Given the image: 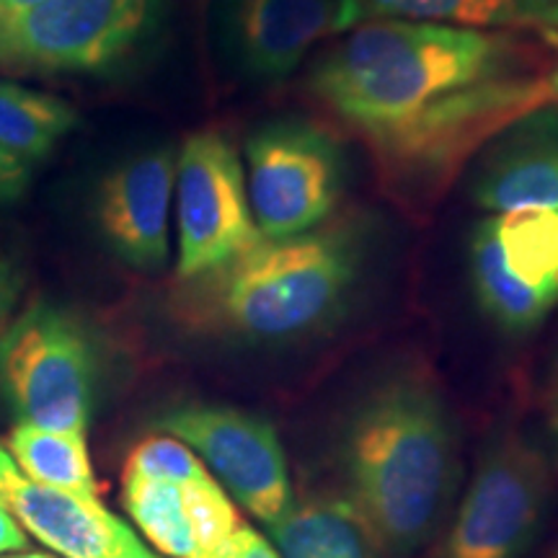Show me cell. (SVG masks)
Wrapping results in <instances>:
<instances>
[{
  "mask_svg": "<svg viewBox=\"0 0 558 558\" xmlns=\"http://www.w3.org/2000/svg\"><path fill=\"white\" fill-rule=\"evenodd\" d=\"M344 5L352 29L373 19H414L558 39V0H344Z\"/></svg>",
  "mask_w": 558,
  "mask_h": 558,
  "instance_id": "9a60e30c",
  "label": "cell"
},
{
  "mask_svg": "<svg viewBox=\"0 0 558 558\" xmlns=\"http://www.w3.org/2000/svg\"><path fill=\"white\" fill-rule=\"evenodd\" d=\"M3 558H60L58 554H52V550H16V554H9Z\"/></svg>",
  "mask_w": 558,
  "mask_h": 558,
  "instance_id": "83f0119b",
  "label": "cell"
},
{
  "mask_svg": "<svg viewBox=\"0 0 558 558\" xmlns=\"http://www.w3.org/2000/svg\"><path fill=\"white\" fill-rule=\"evenodd\" d=\"M548 501L546 452L522 432H501L429 558H522L546 522Z\"/></svg>",
  "mask_w": 558,
  "mask_h": 558,
  "instance_id": "8992f818",
  "label": "cell"
},
{
  "mask_svg": "<svg viewBox=\"0 0 558 558\" xmlns=\"http://www.w3.org/2000/svg\"><path fill=\"white\" fill-rule=\"evenodd\" d=\"M248 202L262 239L316 230L337 207L344 156L329 132L308 122H271L246 143Z\"/></svg>",
  "mask_w": 558,
  "mask_h": 558,
  "instance_id": "52a82bcc",
  "label": "cell"
},
{
  "mask_svg": "<svg viewBox=\"0 0 558 558\" xmlns=\"http://www.w3.org/2000/svg\"><path fill=\"white\" fill-rule=\"evenodd\" d=\"M311 73V90L362 137L478 83L527 73L541 47L512 32L414 19H373L349 29Z\"/></svg>",
  "mask_w": 558,
  "mask_h": 558,
  "instance_id": "6da1fadb",
  "label": "cell"
},
{
  "mask_svg": "<svg viewBox=\"0 0 558 558\" xmlns=\"http://www.w3.org/2000/svg\"><path fill=\"white\" fill-rule=\"evenodd\" d=\"M556 432H558V429H556Z\"/></svg>",
  "mask_w": 558,
  "mask_h": 558,
  "instance_id": "1f68e13d",
  "label": "cell"
},
{
  "mask_svg": "<svg viewBox=\"0 0 558 558\" xmlns=\"http://www.w3.org/2000/svg\"><path fill=\"white\" fill-rule=\"evenodd\" d=\"M279 558H378L380 546L365 518L347 497L292 501L267 525Z\"/></svg>",
  "mask_w": 558,
  "mask_h": 558,
  "instance_id": "2e32d148",
  "label": "cell"
},
{
  "mask_svg": "<svg viewBox=\"0 0 558 558\" xmlns=\"http://www.w3.org/2000/svg\"><path fill=\"white\" fill-rule=\"evenodd\" d=\"M124 471L140 473L145 478L171 481V484H192V481L213 476L197 452L171 435H150L140 439L130 450Z\"/></svg>",
  "mask_w": 558,
  "mask_h": 558,
  "instance_id": "7402d4cb",
  "label": "cell"
},
{
  "mask_svg": "<svg viewBox=\"0 0 558 558\" xmlns=\"http://www.w3.org/2000/svg\"><path fill=\"white\" fill-rule=\"evenodd\" d=\"M5 450L19 471L34 484L99 501V486H96L86 437L19 422L13 424Z\"/></svg>",
  "mask_w": 558,
  "mask_h": 558,
  "instance_id": "ac0fdd59",
  "label": "cell"
},
{
  "mask_svg": "<svg viewBox=\"0 0 558 558\" xmlns=\"http://www.w3.org/2000/svg\"><path fill=\"white\" fill-rule=\"evenodd\" d=\"M471 279L481 311L499 329L512 333L533 331L543 324L554 303L533 292L512 275L501 254L494 218L478 222L471 239Z\"/></svg>",
  "mask_w": 558,
  "mask_h": 558,
  "instance_id": "e0dca14e",
  "label": "cell"
},
{
  "mask_svg": "<svg viewBox=\"0 0 558 558\" xmlns=\"http://www.w3.org/2000/svg\"><path fill=\"white\" fill-rule=\"evenodd\" d=\"M156 429L190 445L228 497L264 525L295 501L282 442L264 416L218 403H184L163 411Z\"/></svg>",
  "mask_w": 558,
  "mask_h": 558,
  "instance_id": "30bf717a",
  "label": "cell"
},
{
  "mask_svg": "<svg viewBox=\"0 0 558 558\" xmlns=\"http://www.w3.org/2000/svg\"><path fill=\"white\" fill-rule=\"evenodd\" d=\"M226 39L248 78L282 81L318 39L349 32L344 0H226Z\"/></svg>",
  "mask_w": 558,
  "mask_h": 558,
  "instance_id": "4fadbf2b",
  "label": "cell"
},
{
  "mask_svg": "<svg viewBox=\"0 0 558 558\" xmlns=\"http://www.w3.org/2000/svg\"><path fill=\"white\" fill-rule=\"evenodd\" d=\"M156 0H39L0 16V68L99 70L130 50Z\"/></svg>",
  "mask_w": 558,
  "mask_h": 558,
  "instance_id": "9c48e42d",
  "label": "cell"
},
{
  "mask_svg": "<svg viewBox=\"0 0 558 558\" xmlns=\"http://www.w3.org/2000/svg\"><path fill=\"white\" fill-rule=\"evenodd\" d=\"M26 546H29V535L19 525V520L13 518L11 509L0 501V558L24 550Z\"/></svg>",
  "mask_w": 558,
  "mask_h": 558,
  "instance_id": "484cf974",
  "label": "cell"
},
{
  "mask_svg": "<svg viewBox=\"0 0 558 558\" xmlns=\"http://www.w3.org/2000/svg\"><path fill=\"white\" fill-rule=\"evenodd\" d=\"M347 499L380 554L409 558L437 533L458 481L450 411L418 373L375 383L347 416L339 445Z\"/></svg>",
  "mask_w": 558,
  "mask_h": 558,
  "instance_id": "7a4b0ae2",
  "label": "cell"
},
{
  "mask_svg": "<svg viewBox=\"0 0 558 558\" xmlns=\"http://www.w3.org/2000/svg\"><path fill=\"white\" fill-rule=\"evenodd\" d=\"M78 124L75 109L58 96L0 83V148L32 166Z\"/></svg>",
  "mask_w": 558,
  "mask_h": 558,
  "instance_id": "ffe728a7",
  "label": "cell"
},
{
  "mask_svg": "<svg viewBox=\"0 0 558 558\" xmlns=\"http://www.w3.org/2000/svg\"><path fill=\"white\" fill-rule=\"evenodd\" d=\"M21 288H24V277H21L19 267L5 256H0V339L16 318Z\"/></svg>",
  "mask_w": 558,
  "mask_h": 558,
  "instance_id": "603a6c76",
  "label": "cell"
},
{
  "mask_svg": "<svg viewBox=\"0 0 558 558\" xmlns=\"http://www.w3.org/2000/svg\"><path fill=\"white\" fill-rule=\"evenodd\" d=\"M360 248L344 230L259 239L207 275L186 279L190 316L243 341H288L337 316L352 292Z\"/></svg>",
  "mask_w": 558,
  "mask_h": 558,
  "instance_id": "3957f363",
  "label": "cell"
},
{
  "mask_svg": "<svg viewBox=\"0 0 558 558\" xmlns=\"http://www.w3.org/2000/svg\"><path fill=\"white\" fill-rule=\"evenodd\" d=\"M218 558H279V554L262 533L241 522V527L235 530Z\"/></svg>",
  "mask_w": 558,
  "mask_h": 558,
  "instance_id": "cb8c5ba5",
  "label": "cell"
},
{
  "mask_svg": "<svg viewBox=\"0 0 558 558\" xmlns=\"http://www.w3.org/2000/svg\"><path fill=\"white\" fill-rule=\"evenodd\" d=\"M548 558H558V546H556V550H554V554H550Z\"/></svg>",
  "mask_w": 558,
  "mask_h": 558,
  "instance_id": "4dcf8cb0",
  "label": "cell"
},
{
  "mask_svg": "<svg viewBox=\"0 0 558 558\" xmlns=\"http://www.w3.org/2000/svg\"><path fill=\"white\" fill-rule=\"evenodd\" d=\"M39 3V0H0V16H5V13H16V11H24L29 9V5Z\"/></svg>",
  "mask_w": 558,
  "mask_h": 558,
  "instance_id": "4316f807",
  "label": "cell"
},
{
  "mask_svg": "<svg viewBox=\"0 0 558 558\" xmlns=\"http://www.w3.org/2000/svg\"><path fill=\"white\" fill-rule=\"evenodd\" d=\"M99 375L88 326L50 300L26 305L0 339V399L16 424L86 437Z\"/></svg>",
  "mask_w": 558,
  "mask_h": 558,
  "instance_id": "5b68a950",
  "label": "cell"
},
{
  "mask_svg": "<svg viewBox=\"0 0 558 558\" xmlns=\"http://www.w3.org/2000/svg\"><path fill=\"white\" fill-rule=\"evenodd\" d=\"M29 184V166L0 148V207L16 202Z\"/></svg>",
  "mask_w": 558,
  "mask_h": 558,
  "instance_id": "d4e9b609",
  "label": "cell"
},
{
  "mask_svg": "<svg viewBox=\"0 0 558 558\" xmlns=\"http://www.w3.org/2000/svg\"><path fill=\"white\" fill-rule=\"evenodd\" d=\"M122 505L145 541L158 556L199 558L197 527H194L186 484L145 478L122 473Z\"/></svg>",
  "mask_w": 558,
  "mask_h": 558,
  "instance_id": "d6986e66",
  "label": "cell"
},
{
  "mask_svg": "<svg viewBox=\"0 0 558 558\" xmlns=\"http://www.w3.org/2000/svg\"><path fill=\"white\" fill-rule=\"evenodd\" d=\"M177 275L222 267L262 239L251 215L246 171L233 143L215 130L186 137L177 158Z\"/></svg>",
  "mask_w": 558,
  "mask_h": 558,
  "instance_id": "ba28073f",
  "label": "cell"
},
{
  "mask_svg": "<svg viewBox=\"0 0 558 558\" xmlns=\"http://www.w3.org/2000/svg\"><path fill=\"white\" fill-rule=\"evenodd\" d=\"M473 199L497 215L558 209V111L509 124L473 179Z\"/></svg>",
  "mask_w": 558,
  "mask_h": 558,
  "instance_id": "5bb4252c",
  "label": "cell"
},
{
  "mask_svg": "<svg viewBox=\"0 0 558 558\" xmlns=\"http://www.w3.org/2000/svg\"><path fill=\"white\" fill-rule=\"evenodd\" d=\"M554 99L548 78H494L429 104L393 128L365 135L383 184L403 207H429L481 143Z\"/></svg>",
  "mask_w": 558,
  "mask_h": 558,
  "instance_id": "277c9868",
  "label": "cell"
},
{
  "mask_svg": "<svg viewBox=\"0 0 558 558\" xmlns=\"http://www.w3.org/2000/svg\"><path fill=\"white\" fill-rule=\"evenodd\" d=\"M556 429H558V396H556Z\"/></svg>",
  "mask_w": 558,
  "mask_h": 558,
  "instance_id": "f546056e",
  "label": "cell"
},
{
  "mask_svg": "<svg viewBox=\"0 0 558 558\" xmlns=\"http://www.w3.org/2000/svg\"><path fill=\"white\" fill-rule=\"evenodd\" d=\"M507 267L525 288L558 300V209H514L494 218Z\"/></svg>",
  "mask_w": 558,
  "mask_h": 558,
  "instance_id": "44dd1931",
  "label": "cell"
},
{
  "mask_svg": "<svg viewBox=\"0 0 558 558\" xmlns=\"http://www.w3.org/2000/svg\"><path fill=\"white\" fill-rule=\"evenodd\" d=\"M0 501L26 535L60 558H160L101 501L34 484L0 445Z\"/></svg>",
  "mask_w": 558,
  "mask_h": 558,
  "instance_id": "8fae6325",
  "label": "cell"
},
{
  "mask_svg": "<svg viewBox=\"0 0 558 558\" xmlns=\"http://www.w3.org/2000/svg\"><path fill=\"white\" fill-rule=\"evenodd\" d=\"M177 156L156 148L114 166L96 192V222L120 259L132 269L158 271L169 262V215Z\"/></svg>",
  "mask_w": 558,
  "mask_h": 558,
  "instance_id": "7c38bea8",
  "label": "cell"
},
{
  "mask_svg": "<svg viewBox=\"0 0 558 558\" xmlns=\"http://www.w3.org/2000/svg\"><path fill=\"white\" fill-rule=\"evenodd\" d=\"M548 83H550V90H554V99H558V73L550 75Z\"/></svg>",
  "mask_w": 558,
  "mask_h": 558,
  "instance_id": "f1b7e54d",
  "label": "cell"
}]
</instances>
